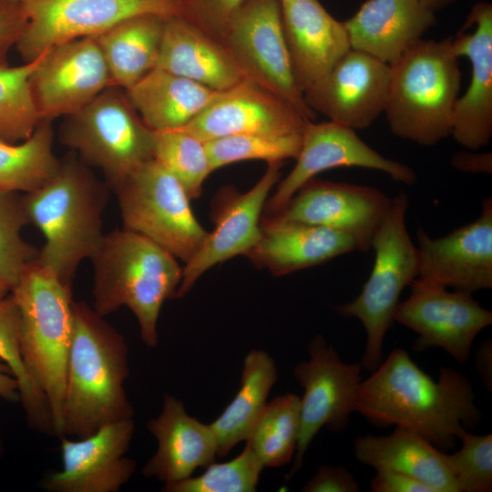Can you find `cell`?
<instances>
[{"label":"cell","mask_w":492,"mask_h":492,"mask_svg":"<svg viewBox=\"0 0 492 492\" xmlns=\"http://www.w3.org/2000/svg\"><path fill=\"white\" fill-rule=\"evenodd\" d=\"M13 1H15V2H18V3H24V2L28 1V0H13Z\"/></svg>","instance_id":"obj_51"},{"label":"cell","mask_w":492,"mask_h":492,"mask_svg":"<svg viewBox=\"0 0 492 492\" xmlns=\"http://www.w3.org/2000/svg\"><path fill=\"white\" fill-rule=\"evenodd\" d=\"M281 1H282V0H281Z\"/></svg>","instance_id":"obj_52"},{"label":"cell","mask_w":492,"mask_h":492,"mask_svg":"<svg viewBox=\"0 0 492 492\" xmlns=\"http://www.w3.org/2000/svg\"><path fill=\"white\" fill-rule=\"evenodd\" d=\"M389 84L388 64L351 48L304 98L330 121L364 129L384 112Z\"/></svg>","instance_id":"obj_20"},{"label":"cell","mask_w":492,"mask_h":492,"mask_svg":"<svg viewBox=\"0 0 492 492\" xmlns=\"http://www.w3.org/2000/svg\"><path fill=\"white\" fill-rule=\"evenodd\" d=\"M466 22L474 31L465 29L452 37L457 57L471 64V78L466 91L458 97L454 112L451 136L466 149L478 150L492 137V5L476 3Z\"/></svg>","instance_id":"obj_22"},{"label":"cell","mask_w":492,"mask_h":492,"mask_svg":"<svg viewBox=\"0 0 492 492\" xmlns=\"http://www.w3.org/2000/svg\"><path fill=\"white\" fill-rule=\"evenodd\" d=\"M300 397L292 393L267 403L246 440L263 467H279L292 459L300 431Z\"/></svg>","instance_id":"obj_34"},{"label":"cell","mask_w":492,"mask_h":492,"mask_svg":"<svg viewBox=\"0 0 492 492\" xmlns=\"http://www.w3.org/2000/svg\"><path fill=\"white\" fill-rule=\"evenodd\" d=\"M113 86L95 37L55 46L41 54L30 77L33 98L42 120L70 116Z\"/></svg>","instance_id":"obj_15"},{"label":"cell","mask_w":492,"mask_h":492,"mask_svg":"<svg viewBox=\"0 0 492 492\" xmlns=\"http://www.w3.org/2000/svg\"><path fill=\"white\" fill-rule=\"evenodd\" d=\"M476 368L486 389L492 388V343L484 341L478 347L476 355Z\"/></svg>","instance_id":"obj_46"},{"label":"cell","mask_w":492,"mask_h":492,"mask_svg":"<svg viewBox=\"0 0 492 492\" xmlns=\"http://www.w3.org/2000/svg\"><path fill=\"white\" fill-rule=\"evenodd\" d=\"M147 427L156 438L158 449L143 466L144 477L173 484L214 462L218 448L210 424L189 415L183 403L174 396L164 395L160 414Z\"/></svg>","instance_id":"obj_24"},{"label":"cell","mask_w":492,"mask_h":492,"mask_svg":"<svg viewBox=\"0 0 492 492\" xmlns=\"http://www.w3.org/2000/svg\"><path fill=\"white\" fill-rule=\"evenodd\" d=\"M309 121L282 99L242 80L220 91L181 129L208 141L240 134L302 133Z\"/></svg>","instance_id":"obj_21"},{"label":"cell","mask_w":492,"mask_h":492,"mask_svg":"<svg viewBox=\"0 0 492 492\" xmlns=\"http://www.w3.org/2000/svg\"><path fill=\"white\" fill-rule=\"evenodd\" d=\"M222 43L243 78L313 120L297 82L282 17L281 0H249L228 26Z\"/></svg>","instance_id":"obj_10"},{"label":"cell","mask_w":492,"mask_h":492,"mask_svg":"<svg viewBox=\"0 0 492 492\" xmlns=\"http://www.w3.org/2000/svg\"><path fill=\"white\" fill-rule=\"evenodd\" d=\"M2 452H3V448H2V442L0 438V458H1Z\"/></svg>","instance_id":"obj_50"},{"label":"cell","mask_w":492,"mask_h":492,"mask_svg":"<svg viewBox=\"0 0 492 492\" xmlns=\"http://www.w3.org/2000/svg\"><path fill=\"white\" fill-rule=\"evenodd\" d=\"M459 450L446 454L459 492L492 490V435H475L463 429Z\"/></svg>","instance_id":"obj_40"},{"label":"cell","mask_w":492,"mask_h":492,"mask_svg":"<svg viewBox=\"0 0 492 492\" xmlns=\"http://www.w3.org/2000/svg\"><path fill=\"white\" fill-rule=\"evenodd\" d=\"M436 22L420 0H367L343 23L352 49L390 65Z\"/></svg>","instance_id":"obj_26"},{"label":"cell","mask_w":492,"mask_h":492,"mask_svg":"<svg viewBox=\"0 0 492 492\" xmlns=\"http://www.w3.org/2000/svg\"><path fill=\"white\" fill-rule=\"evenodd\" d=\"M157 67L216 91L245 80L220 40L179 15L166 20Z\"/></svg>","instance_id":"obj_27"},{"label":"cell","mask_w":492,"mask_h":492,"mask_svg":"<svg viewBox=\"0 0 492 492\" xmlns=\"http://www.w3.org/2000/svg\"><path fill=\"white\" fill-rule=\"evenodd\" d=\"M0 360L10 369L18 384L20 402L29 425L53 434L54 425L48 402L31 377L20 343V311L11 292L0 302Z\"/></svg>","instance_id":"obj_33"},{"label":"cell","mask_w":492,"mask_h":492,"mask_svg":"<svg viewBox=\"0 0 492 492\" xmlns=\"http://www.w3.org/2000/svg\"><path fill=\"white\" fill-rule=\"evenodd\" d=\"M284 34L297 82L303 95L315 88L351 49L343 22L319 0H282Z\"/></svg>","instance_id":"obj_23"},{"label":"cell","mask_w":492,"mask_h":492,"mask_svg":"<svg viewBox=\"0 0 492 492\" xmlns=\"http://www.w3.org/2000/svg\"><path fill=\"white\" fill-rule=\"evenodd\" d=\"M389 67L384 113L392 133L422 146L451 136L462 80L452 37L421 38Z\"/></svg>","instance_id":"obj_5"},{"label":"cell","mask_w":492,"mask_h":492,"mask_svg":"<svg viewBox=\"0 0 492 492\" xmlns=\"http://www.w3.org/2000/svg\"><path fill=\"white\" fill-rule=\"evenodd\" d=\"M277 380L273 359L262 350H251L244 358L241 387L221 415L210 424L217 442V455L225 456L251 435Z\"/></svg>","instance_id":"obj_31"},{"label":"cell","mask_w":492,"mask_h":492,"mask_svg":"<svg viewBox=\"0 0 492 492\" xmlns=\"http://www.w3.org/2000/svg\"><path fill=\"white\" fill-rule=\"evenodd\" d=\"M391 204L392 199L375 188L313 178L280 211L262 217L336 230L367 251Z\"/></svg>","instance_id":"obj_17"},{"label":"cell","mask_w":492,"mask_h":492,"mask_svg":"<svg viewBox=\"0 0 492 492\" xmlns=\"http://www.w3.org/2000/svg\"><path fill=\"white\" fill-rule=\"evenodd\" d=\"M407 299L399 302L393 321L418 334L415 351L440 347L464 364L477 335L492 323V312L472 293L448 291L438 283L416 278Z\"/></svg>","instance_id":"obj_13"},{"label":"cell","mask_w":492,"mask_h":492,"mask_svg":"<svg viewBox=\"0 0 492 492\" xmlns=\"http://www.w3.org/2000/svg\"><path fill=\"white\" fill-rule=\"evenodd\" d=\"M108 189L70 151L52 179L23 196L29 222L45 237L35 262L70 289L80 262L91 258L105 234Z\"/></svg>","instance_id":"obj_3"},{"label":"cell","mask_w":492,"mask_h":492,"mask_svg":"<svg viewBox=\"0 0 492 492\" xmlns=\"http://www.w3.org/2000/svg\"><path fill=\"white\" fill-rule=\"evenodd\" d=\"M451 166L456 169L473 174H490L492 172L491 152L461 150L451 159Z\"/></svg>","instance_id":"obj_45"},{"label":"cell","mask_w":492,"mask_h":492,"mask_svg":"<svg viewBox=\"0 0 492 492\" xmlns=\"http://www.w3.org/2000/svg\"><path fill=\"white\" fill-rule=\"evenodd\" d=\"M53 143L50 120H42L21 142L0 141V190L29 193L52 179L60 166Z\"/></svg>","instance_id":"obj_32"},{"label":"cell","mask_w":492,"mask_h":492,"mask_svg":"<svg viewBox=\"0 0 492 492\" xmlns=\"http://www.w3.org/2000/svg\"><path fill=\"white\" fill-rule=\"evenodd\" d=\"M0 397L11 402H20L18 384L9 367L0 360Z\"/></svg>","instance_id":"obj_47"},{"label":"cell","mask_w":492,"mask_h":492,"mask_svg":"<svg viewBox=\"0 0 492 492\" xmlns=\"http://www.w3.org/2000/svg\"><path fill=\"white\" fill-rule=\"evenodd\" d=\"M59 139L85 164L99 169L113 190L154 159V131L141 119L125 89L117 86L65 117Z\"/></svg>","instance_id":"obj_7"},{"label":"cell","mask_w":492,"mask_h":492,"mask_svg":"<svg viewBox=\"0 0 492 492\" xmlns=\"http://www.w3.org/2000/svg\"><path fill=\"white\" fill-rule=\"evenodd\" d=\"M154 159L178 179L190 200L200 196L213 171L205 141L181 128L154 131Z\"/></svg>","instance_id":"obj_36"},{"label":"cell","mask_w":492,"mask_h":492,"mask_svg":"<svg viewBox=\"0 0 492 492\" xmlns=\"http://www.w3.org/2000/svg\"><path fill=\"white\" fill-rule=\"evenodd\" d=\"M9 287L0 279V302L10 292Z\"/></svg>","instance_id":"obj_49"},{"label":"cell","mask_w":492,"mask_h":492,"mask_svg":"<svg viewBox=\"0 0 492 492\" xmlns=\"http://www.w3.org/2000/svg\"><path fill=\"white\" fill-rule=\"evenodd\" d=\"M114 191L123 228L151 240L187 263L208 231L192 212L178 179L154 159L130 174Z\"/></svg>","instance_id":"obj_9"},{"label":"cell","mask_w":492,"mask_h":492,"mask_svg":"<svg viewBox=\"0 0 492 492\" xmlns=\"http://www.w3.org/2000/svg\"><path fill=\"white\" fill-rule=\"evenodd\" d=\"M248 1L181 0V16L222 42L229 24Z\"/></svg>","instance_id":"obj_41"},{"label":"cell","mask_w":492,"mask_h":492,"mask_svg":"<svg viewBox=\"0 0 492 492\" xmlns=\"http://www.w3.org/2000/svg\"><path fill=\"white\" fill-rule=\"evenodd\" d=\"M94 267L93 309L101 316L128 307L136 316L143 343H159L161 307L175 298L182 268L165 249L127 229L105 233L90 258Z\"/></svg>","instance_id":"obj_4"},{"label":"cell","mask_w":492,"mask_h":492,"mask_svg":"<svg viewBox=\"0 0 492 492\" xmlns=\"http://www.w3.org/2000/svg\"><path fill=\"white\" fill-rule=\"evenodd\" d=\"M261 234L245 255L259 269L283 276L359 251L347 233L299 222L261 217Z\"/></svg>","instance_id":"obj_25"},{"label":"cell","mask_w":492,"mask_h":492,"mask_svg":"<svg viewBox=\"0 0 492 492\" xmlns=\"http://www.w3.org/2000/svg\"><path fill=\"white\" fill-rule=\"evenodd\" d=\"M25 29L15 47L24 62L71 40L97 36L128 18L182 15L181 0H28Z\"/></svg>","instance_id":"obj_11"},{"label":"cell","mask_w":492,"mask_h":492,"mask_svg":"<svg viewBox=\"0 0 492 492\" xmlns=\"http://www.w3.org/2000/svg\"><path fill=\"white\" fill-rule=\"evenodd\" d=\"M20 311V343L26 368L44 393L55 435L64 436L63 405L72 340V289L35 261L11 290Z\"/></svg>","instance_id":"obj_6"},{"label":"cell","mask_w":492,"mask_h":492,"mask_svg":"<svg viewBox=\"0 0 492 492\" xmlns=\"http://www.w3.org/2000/svg\"><path fill=\"white\" fill-rule=\"evenodd\" d=\"M309 360L294 367V376L303 389L300 405V431L293 465L287 478L302 466L305 453L320 429H345L350 415L355 412V401L362 381L361 363L347 364L328 345L322 335L308 346Z\"/></svg>","instance_id":"obj_12"},{"label":"cell","mask_w":492,"mask_h":492,"mask_svg":"<svg viewBox=\"0 0 492 492\" xmlns=\"http://www.w3.org/2000/svg\"><path fill=\"white\" fill-rule=\"evenodd\" d=\"M406 193L394 199L388 213L374 235V262L359 295L336 307L345 317L357 318L366 333L361 365L374 371L383 362V343L403 290L418 277L419 257L405 224Z\"/></svg>","instance_id":"obj_8"},{"label":"cell","mask_w":492,"mask_h":492,"mask_svg":"<svg viewBox=\"0 0 492 492\" xmlns=\"http://www.w3.org/2000/svg\"><path fill=\"white\" fill-rule=\"evenodd\" d=\"M302 133L287 135L240 134L205 141L213 171L243 160H265L268 163L296 159Z\"/></svg>","instance_id":"obj_37"},{"label":"cell","mask_w":492,"mask_h":492,"mask_svg":"<svg viewBox=\"0 0 492 492\" xmlns=\"http://www.w3.org/2000/svg\"><path fill=\"white\" fill-rule=\"evenodd\" d=\"M134 429L130 418L77 440L61 436L62 469L47 475L43 487L52 492L118 491L136 469V462L125 456Z\"/></svg>","instance_id":"obj_18"},{"label":"cell","mask_w":492,"mask_h":492,"mask_svg":"<svg viewBox=\"0 0 492 492\" xmlns=\"http://www.w3.org/2000/svg\"><path fill=\"white\" fill-rule=\"evenodd\" d=\"M29 223L23 196L0 190V279L10 291L38 257L39 251L21 235Z\"/></svg>","instance_id":"obj_38"},{"label":"cell","mask_w":492,"mask_h":492,"mask_svg":"<svg viewBox=\"0 0 492 492\" xmlns=\"http://www.w3.org/2000/svg\"><path fill=\"white\" fill-rule=\"evenodd\" d=\"M282 162L269 163L258 182L247 192L224 187L216 194L211 208L214 230L197 253L182 268L175 298H182L198 279L214 265L238 255H246L259 241L261 221L269 193L278 182Z\"/></svg>","instance_id":"obj_14"},{"label":"cell","mask_w":492,"mask_h":492,"mask_svg":"<svg viewBox=\"0 0 492 492\" xmlns=\"http://www.w3.org/2000/svg\"><path fill=\"white\" fill-rule=\"evenodd\" d=\"M40 58L41 55L19 66L0 62V141L21 142L42 121L30 87L31 75Z\"/></svg>","instance_id":"obj_35"},{"label":"cell","mask_w":492,"mask_h":492,"mask_svg":"<svg viewBox=\"0 0 492 492\" xmlns=\"http://www.w3.org/2000/svg\"><path fill=\"white\" fill-rule=\"evenodd\" d=\"M263 466L246 445L241 453L224 463H212L198 477L164 485L167 492H253Z\"/></svg>","instance_id":"obj_39"},{"label":"cell","mask_w":492,"mask_h":492,"mask_svg":"<svg viewBox=\"0 0 492 492\" xmlns=\"http://www.w3.org/2000/svg\"><path fill=\"white\" fill-rule=\"evenodd\" d=\"M359 483L343 466H321L302 487L304 492H358Z\"/></svg>","instance_id":"obj_42"},{"label":"cell","mask_w":492,"mask_h":492,"mask_svg":"<svg viewBox=\"0 0 492 492\" xmlns=\"http://www.w3.org/2000/svg\"><path fill=\"white\" fill-rule=\"evenodd\" d=\"M425 6L436 12L453 4L456 0H420Z\"/></svg>","instance_id":"obj_48"},{"label":"cell","mask_w":492,"mask_h":492,"mask_svg":"<svg viewBox=\"0 0 492 492\" xmlns=\"http://www.w3.org/2000/svg\"><path fill=\"white\" fill-rule=\"evenodd\" d=\"M73 330L63 405L64 436H88L130 419L124 383L129 374L124 336L87 302L72 303Z\"/></svg>","instance_id":"obj_2"},{"label":"cell","mask_w":492,"mask_h":492,"mask_svg":"<svg viewBox=\"0 0 492 492\" xmlns=\"http://www.w3.org/2000/svg\"><path fill=\"white\" fill-rule=\"evenodd\" d=\"M417 278L473 293L492 287V199L477 220L448 234L431 238L419 227Z\"/></svg>","instance_id":"obj_19"},{"label":"cell","mask_w":492,"mask_h":492,"mask_svg":"<svg viewBox=\"0 0 492 492\" xmlns=\"http://www.w3.org/2000/svg\"><path fill=\"white\" fill-rule=\"evenodd\" d=\"M370 481L373 492H436L421 480L394 470L377 469Z\"/></svg>","instance_id":"obj_44"},{"label":"cell","mask_w":492,"mask_h":492,"mask_svg":"<svg viewBox=\"0 0 492 492\" xmlns=\"http://www.w3.org/2000/svg\"><path fill=\"white\" fill-rule=\"evenodd\" d=\"M354 453L359 462L375 470L412 476L436 492H459L446 453L412 429L395 426L387 436H356Z\"/></svg>","instance_id":"obj_28"},{"label":"cell","mask_w":492,"mask_h":492,"mask_svg":"<svg viewBox=\"0 0 492 492\" xmlns=\"http://www.w3.org/2000/svg\"><path fill=\"white\" fill-rule=\"evenodd\" d=\"M125 91L152 131L184 128L220 92L158 67Z\"/></svg>","instance_id":"obj_29"},{"label":"cell","mask_w":492,"mask_h":492,"mask_svg":"<svg viewBox=\"0 0 492 492\" xmlns=\"http://www.w3.org/2000/svg\"><path fill=\"white\" fill-rule=\"evenodd\" d=\"M355 412L377 427L412 429L446 452L458 434L475 427L480 411L470 381L450 367H440L437 381L425 374L404 348H395L362 380Z\"/></svg>","instance_id":"obj_1"},{"label":"cell","mask_w":492,"mask_h":492,"mask_svg":"<svg viewBox=\"0 0 492 492\" xmlns=\"http://www.w3.org/2000/svg\"><path fill=\"white\" fill-rule=\"evenodd\" d=\"M26 24L22 4L0 0V62L5 61L7 51L15 46Z\"/></svg>","instance_id":"obj_43"},{"label":"cell","mask_w":492,"mask_h":492,"mask_svg":"<svg viewBox=\"0 0 492 492\" xmlns=\"http://www.w3.org/2000/svg\"><path fill=\"white\" fill-rule=\"evenodd\" d=\"M295 159L293 169L267 200L262 216L280 211L306 182L331 169L364 168L382 171L405 185L416 181V174L410 167L384 158L364 142L355 130L330 120L306 124Z\"/></svg>","instance_id":"obj_16"},{"label":"cell","mask_w":492,"mask_h":492,"mask_svg":"<svg viewBox=\"0 0 492 492\" xmlns=\"http://www.w3.org/2000/svg\"><path fill=\"white\" fill-rule=\"evenodd\" d=\"M167 18L134 16L95 36L113 86L128 89L157 67Z\"/></svg>","instance_id":"obj_30"}]
</instances>
